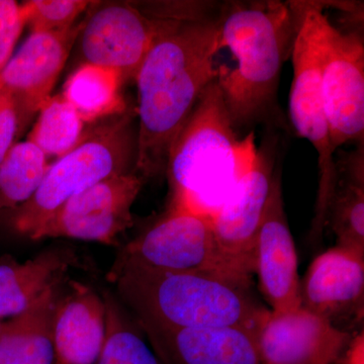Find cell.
<instances>
[{
    "mask_svg": "<svg viewBox=\"0 0 364 364\" xmlns=\"http://www.w3.org/2000/svg\"><path fill=\"white\" fill-rule=\"evenodd\" d=\"M221 7L212 2L159 4V31L135 81L138 156L144 181L164 174L170 148L205 90L217 80Z\"/></svg>",
    "mask_w": 364,
    "mask_h": 364,
    "instance_id": "cell-1",
    "label": "cell"
},
{
    "mask_svg": "<svg viewBox=\"0 0 364 364\" xmlns=\"http://www.w3.org/2000/svg\"><path fill=\"white\" fill-rule=\"evenodd\" d=\"M144 178L136 172L112 176L72 196L28 238H71L114 244L133 225L132 207Z\"/></svg>",
    "mask_w": 364,
    "mask_h": 364,
    "instance_id": "cell-9",
    "label": "cell"
},
{
    "mask_svg": "<svg viewBox=\"0 0 364 364\" xmlns=\"http://www.w3.org/2000/svg\"><path fill=\"white\" fill-rule=\"evenodd\" d=\"M336 164L338 179L327 226L337 245L364 252V143L350 152L337 151Z\"/></svg>",
    "mask_w": 364,
    "mask_h": 364,
    "instance_id": "cell-19",
    "label": "cell"
},
{
    "mask_svg": "<svg viewBox=\"0 0 364 364\" xmlns=\"http://www.w3.org/2000/svg\"><path fill=\"white\" fill-rule=\"evenodd\" d=\"M258 147L250 132L238 136L214 81L170 148V207L212 218L252 167Z\"/></svg>",
    "mask_w": 364,
    "mask_h": 364,
    "instance_id": "cell-3",
    "label": "cell"
},
{
    "mask_svg": "<svg viewBox=\"0 0 364 364\" xmlns=\"http://www.w3.org/2000/svg\"><path fill=\"white\" fill-rule=\"evenodd\" d=\"M296 14V32L291 49L293 82L289 91V119L294 131L313 146L318 157V193L312 222L313 236L327 227L330 203L336 189V151L326 112L321 77L320 21L325 11L321 1H291Z\"/></svg>",
    "mask_w": 364,
    "mask_h": 364,
    "instance_id": "cell-6",
    "label": "cell"
},
{
    "mask_svg": "<svg viewBox=\"0 0 364 364\" xmlns=\"http://www.w3.org/2000/svg\"><path fill=\"white\" fill-rule=\"evenodd\" d=\"M337 364H364L363 330L354 333L350 341L342 352Z\"/></svg>",
    "mask_w": 364,
    "mask_h": 364,
    "instance_id": "cell-28",
    "label": "cell"
},
{
    "mask_svg": "<svg viewBox=\"0 0 364 364\" xmlns=\"http://www.w3.org/2000/svg\"><path fill=\"white\" fill-rule=\"evenodd\" d=\"M123 83L112 69L82 63L67 79L62 95L86 124H95L127 111Z\"/></svg>",
    "mask_w": 364,
    "mask_h": 364,
    "instance_id": "cell-21",
    "label": "cell"
},
{
    "mask_svg": "<svg viewBox=\"0 0 364 364\" xmlns=\"http://www.w3.org/2000/svg\"><path fill=\"white\" fill-rule=\"evenodd\" d=\"M26 25L23 4L14 0H0V71L13 57L14 47Z\"/></svg>",
    "mask_w": 364,
    "mask_h": 364,
    "instance_id": "cell-26",
    "label": "cell"
},
{
    "mask_svg": "<svg viewBox=\"0 0 364 364\" xmlns=\"http://www.w3.org/2000/svg\"><path fill=\"white\" fill-rule=\"evenodd\" d=\"M86 124L63 95L50 97L39 111L26 140L47 156L58 158L70 152L85 138Z\"/></svg>",
    "mask_w": 364,
    "mask_h": 364,
    "instance_id": "cell-23",
    "label": "cell"
},
{
    "mask_svg": "<svg viewBox=\"0 0 364 364\" xmlns=\"http://www.w3.org/2000/svg\"><path fill=\"white\" fill-rule=\"evenodd\" d=\"M71 255L49 250L18 264L0 265V318L26 311L48 287L60 284Z\"/></svg>",
    "mask_w": 364,
    "mask_h": 364,
    "instance_id": "cell-20",
    "label": "cell"
},
{
    "mask_svg": "<svg viewBox=\"0 0 364 364\" xmlns=\"http://www.w3.org/2000/svg\"><path fill=\"white\" fill-rule=\"evenodd\" d=\"M254 272L272 311L286 312L301 306L298 254L284 210L279 168L275 169L258 234Z\"/></svg>",
    "mask_w": 364,
    "mask_h": 364,
    "instance_id": "cell-15",
    "label": "cell"
},
{
    "mask_svg": "<svg viewBox=\"0 0 364 364\" xmlns=\"http://www.w3.org/2000/svg\"><path fill=\"white\" fill-rule=\"evenodd\" d=\"M257 327L141 328L161 364H262Z\"/></svg>",
    "mask_w": 364,
    "mask_h": 364,
    "instance_id": "cell-16",
    "label": "cell"
},
{
    "mask_svg": "<svg viewBox=\"0 0 364 364\" xmlns=\"http://www.w3.org/2000/svg\"><path fill=\"white\" fill-rule=\"evenodd\" d=\"M104 298L92 289L74 284L60 298L53 320L54 364H95L105 338Z\"/></svg>",
    "mask_w": 364,
    "mask_h": 364,
    "instance_id": "cell-17",
    "label": "cell"
},
{
    "mask_svg": "<svg viewBox=\"0 0 364 364\" xmlns=\"http://www.w3.org/2000/svg\"><path fill=\"white\" fill-rule=\"evenodd\" d=\"M92 4L85 0H32L23 4L32 33H62L73 28L78 16Z\"/></svg>",
    "mask_w": 364,
    "mask_h": 364,
    "instance_id": "cell-25",
    "label": "cell"
},
{
    "mask_svg": "<svg viewBox=\"0 0 364 364\" xmlns=\"http://www.w3.org/2000/svg\"><path fill=\"white\" fill-rule=\"evenodd\" d=\"M296 32L291 1L222 6L220 47L232 53L236 66L219 67L217 83L237 131L274 112L280 73L291 56Z\"/></svg>",
    "mask_w": 364,
    "mask_h": 364,
    "instance_id": "cell-2",
    "label": "cell"
},
{
    "mask_svg": "<svg viewBox=\"0 0 364 364\" xmlns=\"http://www.w3.org/2000/svg\"><path fill=\"white\" fill-rule=\"evenodd\" d=\"M104 301L107 330L95 364H161L121 304L107 294Z\"/></svg>",
    "mask_w": 364,
    "mask_h": 364,
    "instance_id": "cell-24",
    "label": "cell"
},
{
    "mask_svg": "<svg viewBox=\"0 0 364 364\" xmlns=\"http://www.w3.org/2000/svg\"><path fill=\"white\" fill-rule=\"evenodd\" d=\"M95 124L75 148L50 165L35 195L14 210L18 233L30 236L69 198L98 182L136 172V114L126 111Z\"/></svg>",
    "mask_w": 364,
    "mask_h": 364,
    "instance_id": "cell-5",
    "label": "cell"
},
{
    "mask_svg": "<svg viewBox=\"0 0 364 364\" xmlns=\"http://www.w3.org/2000/svg\"><path fill=\"white\" fill-rule=\"evenodd\" d=\"M82 26L62 33L33 32L0 71V88L16 105L21 132L51 97Z\"/></svg>",
    "mask_w": 364,
    "mask_h": 364,
    "instance_id": "cell-13",
    "label": "cell"
},
{
    "mask_svg": "<svg viewBox=\"0 0 364 364\" xmlns=\"http://www.w3.org/2000/svg\"><path fill=\"white\" fill-rule=\"evenodd\" d=\"M44 153L30 141L14 144L0 163V210L20 207L40 188L50 168Z\"/></svg>",
    "mask_w": 364,
    "mask_h": 364,
    "instance_id": "cell-22",
    "label": "cell"
},
{
    "mask_svg": "<svg viewBox=\"0 0 364 364\" xmlns=\"http://www.w3.org/2000/svg\"><path fill=\"white\" fill-rule=\"evenodd\" d=\"M275 169V142L270 140L258 147L252 167L210 218L221 272L245 284L255 272L256 244Z\"/></svg>",
    "mask_w": 364,
    "mask_h": 364,
    "instance_id": "cell-7",
    "label": "cell"
},
{
    "mask_svg": "<svg viewBox=\"0 0 364 364\" xmlns=\"http://www.w3.org/2000/svg\"><path fill=\"white\" fill-rule=\"evenodd\" d=\"M321 77L335 151L364 143V42L360 30L337 28L326 9L320 21Z\"/></svg>",
    "mask_w": 364,
    "mask_h": 364,
    "instance_id": "cell-8",
    "label": "cell"
},
{
    "mask_svg": "<svg viewBox=\"0 0 364 364\" xmlns=\"http://www.w3.org/2000/svg\"><path fill=\"white\" fill-rule=\"evenodd\" d=\"M112 275L141 327H257L267 313L248 284L222 273L161 272L119 261Z\"/></svg>",
    "mask_w": 364,
    "mask_h": 364,
    "instance_id": "cell-4",
    "label": "cell"
},
{
    "mask_svg": "<svg viewBox=\"0 0 364 364\" xmlns=\"http://www.w3.org/2000/svg\"><path fill=\"white\" fill-rule=\"evenodd\" d=\"M60 284L6 323H0V364H54L53 320Z\"/></svg>",
    "mask_w": 364,
    "mask_h": 364,
    "instance_id": "cell-18",
    "label": "cell"
},
{
    "mask_svg": "<svg viewBox=\"0 0 364 364\" xmlns=\"http://www.w3.org/2000/svg\"><path fill=\"white\" fill-rule=\"evenodd\" d=\"M299 291L301 306L340 329L363 323L364 252L336 245L320 254L301 280Z\"/></svg>",
    "mask_w": 364,
    "mask_h": 364,
    "instance_id": "cell-14",
    "label": "cell"
},
{
    "mask_svg": "<svg viewBox=\"0 0 364 364\" xmlns=\"http://www.w3.org/2000/svg\"><path fill=\"white\" fill-rule=\"evenodd\" d=\"M119 261L161 272L225 274L215 254L210 218L181 208L170 207L166 215L127 246Z\"/></svg>",
    "mask_w": 364,
    "mask_h": 364,
    "instance_id": "cell-10",
    "label": "cell"
},
{
    "mask_svg": "<svg viewBox=\"0 0 364 364\" xmlns=\"http://www.w3.org/2000/svg\"><path fill=\"white\" fill-rule=\"evenodd\" d=\"M353 334L303 306L267 311L257 327L261 363L337 364Z\"/></svg>",
    "mask_w": 364,
    "mask_h": 364,
    "instance_id": "cell-12",
    "label": "cell"
},
{
    "mask_svg": "<svg viewBox=\"0 0 364 364\" xmlns=\"http://www.w3.org/2000/svg\"><path fill=\"white\" fill-rule=\"evenodd\" d=\"M160 25L159 16L133 4H105L83 23L79 35L83 63L112 69L124 82L135 80Z\"/></svg>",
    "mask_w": 364,
    "mask_h": 364,
    "instance_id": "cell-11",
    "label": "cell"
},
{
    "mask_svg": "<svg viewBox=\"0 0 364 364\" xmlns=\"http://www.w3.org/2000/svg\"><path fill=\"white\" fill-rule=\"evenodd\" d=\"M21 133L20 119L14 100L0 88V163Z\"/></svg>",
    "mask_w": 364,
    "mask_h": 364,
    "instance_id": "cell-27",
    "label": "cell"
}]
</instances>
